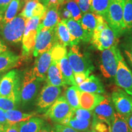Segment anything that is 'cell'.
<instances>
[{"label":"cell","instance_id":"11a10c76","mask_svg":"<svg viewBox=\"0 0 132 132\" xmlns=\"http://www.w3.org/2000/svg\"><path fill=\"white\" fill-rule=\"evenodd\" d=\"M3 16L0 15V24H1V21H2V20H3Z\"/></svg>","mask_w":132,"mask_h":132},{"label":"cell","instance_id":"6f0895ef","mask_svg":"<svg viewBox=\"0 0 132 132\" xmlns=\"http://www.w3.org/2000/svg\"><path fill=\"white\" fill-rule=\"evenodd\" d=\"M21 1H22V2H25V1H27L28 0H21Z\"/></svg>","mask_w":132,"mask_h":132},{"label":"cell","instance_id":"b9f144b4","mask_svg":"<svg viewBox=\"0 0 132 132\" xmlns=\"http://www.w3.org/2000/svg\"><path fill=\"white\" fill-rule=\"evenodd\" d=\"M59 14L61 20H69L72 19L70 12L65 7L62 9V11L61 12H59Z\"/></svg>","mask_w":132,"mask_h":132},{"label":"cell","instance_id":"f6af8a7d","mask_svg":"<svg viewBox=\"0 0 132 132\" xmlns=\"http://www.w3.org/2000/svg\"><path fill=\"white\" fill-rule=\"evenodd\" d=\"M124 55L127 59V61L129 63L130 65L131 66L132 68V50L129 49H126L124 50Z\"/></svg>","mask_w":132,"mask_h":132},{"label":"cell","instance_id":"7c38bea8","mask_svg":"<svg viewBox=\"0 0 132 132\" xmlns=\"http://www.w3.org/2000/svg\"><path fill=\"white\" fill-rule=\"evenodd\" d=\"M116 86L132 97V71L129 68L124 58L120 54L116 73L114 77Z\"/></svg>","mask_w":132,"mask_h":132},{"label":"cell","instance_id":"d6986e66","mask_svg":"<svg viewBox=\"0 0 132 132\" xmlns=\"http://www.w3.org/2000/svg\"><path fill=\"white\" fill-rule=\"evenodd\" d=\"M46 81L47 84L57 87H64L67 85L62 77L59 61L52 60L48 70Z\"/></svg>","mask_w":132,"mask_h":132},{"label":"cell","instance_id":"ee69618b","mask_svg":"<svg viewBox=\"0 0 132 132\" xmlns=\"http://www.w3.org/2000/svg\"><path fill=\"white\" fill-rule=\"evenodd\" d=\"M0 124L6 126L8 125L7 120L6 116V111L0 108Z\"/></svg>","mask_w":132,"mask_h":132},{"label":"cell","instance_id":"8d00e7d4","mask_svg":"<svg viewBox=\"0 0 132 132\" xmlns=\"http://www.w3.org/2000/svg\"><path fill=\"white\" fill-rule=\"evenodd\" d=\"M18 106L19 103H16L14 100L0 95V108L4 111H7L9 110H16L18 108Z\"/></svg>","mask_w":132,"mask_h":132},{"label":"cell","instance_id":"836d02e7","mask_svg":"<svg viewBox=\"0 0 132 132\" xmlns=\"http://www.w3.org/2000/svg\"><path fill=\"white\" fill-rule=\"evenodd\" d=\"M65 8L70 12L72 19L80 23L83 15L75 0H68L65 3Z\"/></svg>","mask_w":132,"mask_h":132},{"label":"cell","instance_id":"52a82bcc","mask_svg":"<svg viewBox=\"0 0 132 132\" xmlns=\"http://www.w3.org/2000/svg\"><path fill=\"white\" fill-rule=\"evenodd\" d=\"M123 0H110L106 21L118 38L123 34Z\"/></svg>","mask_w":132,"mask_h":132},{"label":"cell","instance_id":"4fadbf2b","mask_svg":"<svg viewBox=\"0 0 132 132\" xmlns=\"http://www.w3.org/2000/svg\"><path fill=\"white\" fill-rule=\"evenodd\" d=\"M111 98L116 113L125 119L127 118L132 112V97L118 87L112 92Z\"/></svg>","mask_w":132,"mask_h":132},{"label":"cell","instance_id":"e575fe53","mask_svg":"<svg viewBox=\"0 0 132 132\" xmlns=\"http://www.w3.org/2000/svg\"><path fill=\"white\" fill-rule=\"evenodd\" d=\"M71 118L81 120H92L93 112H92V111H89V110H85V109H82L81 108L74 109V110L73 109Z\"/></svg>","mask_w":132,"mask_h":132},{"label":"cell","instance_id":"603a6c76","mask_svg":"<svg viewBox=\"0 0 132 132\" xmlns=\"http://www.w3.org/2000/svg\"><path fill=\"white\" fill-rule=\"evenodd\" d=\"M102 16L92 12H87L83 14L80 24L82 29L92 37L94 31L96 28Z\"/></svg>","mask_w":132,"mask_h":132},{"label":"cell","instance_id":"d6a6232c","mask_svg":"<svg viewBox=\"0 0 132 132\" xmlns=\"http://www.w3.org/2000/svg\"><path fill=\"white\" fill-rule=\"evenodd\" d=\"M92 122V120H81L71 118L65 125L70 126L81 132H86L91 128Z\"/></svg>","mask_w":132,"mask_h":132},{"label":"cell","instance_id":"680465c9","mask_svg":"<svg viewBox=\"0 0 132 132\" xmlns=\"http://www.w3.org/2000/svg\"><path fill=\"white\" fill-rule=\"evenodd\" d=\"M1 76H0V81H1Z\"/></svg>","mask_w":132,"mask_h":132},{"label":"cell","instance_id":"74e56055","mask_svg":"<svg viewBox=\"0 0 132 132\" xmlns=\"http://www.w3.org/2000/svg\"><path fill=\"white\" fill-rule=\"evenodd\" d=\"M80 7L82 14H85L90 11V0H75Z\"/></svg>","mask_w":132,"mask_h":132},{"label":"cell","instance_id":"db71d44e","mask_svg":"<svg viewBox=\"0 0 132 132\" xmlns=\"http://www.w3.org/2000/svg\"><path fill=\"white\" fill-rule=\"evenodd\" d=\"M86 132H97V131H96L95 130H94V129H92V128H90V129L88 131H87Z\"/></svg>","mask_w":132,"mask_h":132},{"label":"cell","instance_id":"f907efd6","mask_svg":"<svg viewBox=\"0 0 132 132\" xmlns=\"http://www.w3.org/2000/svg\"><path fill=\"white\" fill-rule=\"evenodd\" d=\"M57 1H58L59 5H63V4H65V3L67 2L68 0H57Z\"/></svg>","mask_w":132,"mask_h":132},{"label":"cell","instance_id":"277c9868","mask_svg":"<svg viewBox=\"0 0 132 132\" xmlns=\"http://www.w3.org/2000/svg\"><path fill=\"white\" fill-rule=\"evenodd\" d=\"M27 20L28 19L19 15L7 23H1L0 35L10 44H18L22 40Z\"/></svg>","mask_w":132,"mask_h":132},{"label":"cell","instance_id":"484cf974","mask_svg":"<svg viewBox=\"0 0 132 132\" xmlns=\"http://www.w3.org/2000/svg\"><path fill=\"white\" fill-rule=\"evenodd\" d=\"M57 42L65 47H71V36L65 21L61 20L56 27Z\"/></svg>","mask_w":132,"mask_h":132},{"label":"cell","instance_id":"cb8c5ba5","mask_svg":"<svg viewBox=\"0 0 132 132\" xmlns=\"http://www.w3.org/2000/svg\"><path fill=\"white\" fill-rule=\"evenodd\" d=\"M59 65H60L62 77H63L66 85L77 86L75 78H74V72L70 63H69L67 54L61 59V60L59 61Z\"/></svg>","mask_w":132,"mask_h":132},{"label":"cell","instance_id":"7a4b0ae2","mask_svg":"<svg viewBox=\"0 0 132 132\" xmlns=\"http://www.w3.org/2000/svg\"><path fill=\"white\" fill-rule=\"evenodd\" d=\"M21 77L20 72L16 69L9 71L1 77L0 81V95L7 97L20 103V88Z\"/></svg>","mask_w":132,"mask_h":132},{"label":"cell","instance_id":"1f68e13d","mask_svg":"<svg viewBox=\"0 0 132 132\" xmlns=\"http://www.w3.org/2000/svg\"><path fill=\"white\" fill-rule=\"evenodd\" d=\"M111 132H132L127 120L123 116L116 112L111 125Z\"/></svg>","mask_w":132,"mask_h":132},{"label":"cell","instance_id":"9a60e30c","mask_svg":"<svg viewBox=\"0 0 132 132\" xmlns=\"http://www.w3.org/2000/svg\"><path fill=\"white\" fill-rule=\"evenodd\" d=\"M64 20H65L70 32L72 46L77 45L80 42H90L92 37L82 29L80 23L72 19Z\"/></svg>","mask_w":132,"mask_h":132},{"label":"cell","instance_id":"4316f807","mask_svg":"<svg viewBox=\"0 0 132 132\" xmlns=\"http://www.w3.org/2000/svg\"><path fill=\"white\" fill-rule=\"evenodd\" d=\"M44 121L42 119L33 117L18 123L20 132H39Z\"/></svg>","mask_w":132,"mask_h":132},{"label":"cell","instance_id":"9c48e42d","mask_svg":"<svg viewBox=\"0 0 132 132\" xmlns=\"http://www.w3.org/2000/svg\"><path fill=\"white\" fill-rule=\"evenodd\" d=\"M42 19L39 16H34L28 19L22 38V54L28 56L34 50L37 37L38 27Z\"/></svg>","mask_w":132,"mask_h":132},{"label":"cell","instance_id":"f1b7e54d","mask_svg":"<svg viewBox=\"0 0 132 132\" xmlns=\"http://www.w3.org/2000/svg\"><path fill=\"white\" fill-rule=\"evenodd\" d=\"M81 90L78 86H70L67 89L65 92V98L67 100L72 109H77L80 108V97Z\"/></svg>","mask_w":132,"mask_h":132},{"label":"cell","instance_id":"ac0fdd59","mask_svg":"<svg viewBox=\"0 0 132 132\" xmlns=\"http://www.w3.org/2000/svg\"><path fill=\"white\" fill-rule=\"evenodd\" d=\"M59 4L51 5L47 7V11L38 29H51L56 27L61 19L59 14Z\"/></svg>","mask_w":132,"mask_h":132},{"label":"cell","instance_id":"30bf717a","mask_svg":"<svg viewBox=\"0 0 132 132\" xmlns=\"http://www.w3.org/2000/svg\"><path fill=\"white\" fill-rule=\"evenodd\" d=\"M57 39L56 28L51 29H38L33 55L37 57L50 50L57 44Z\"/></svg>","mask_w":132,"mask_h":132},{"label":"cell","instance_id":"4dcf8cb0","mask_svg":"<svg viewBox=\"0 0 132 132\" xmlns=\"http://www.w3.org/2000/svg\"><path fill=\"white\" fill-rule=\"evenodd\" d=\"M20 6L21 0H12L3 15V20L1 23H7L15 17L20 11Z\"/></svg>","mask_w":132,"mask_h":132},{"label":"cell","instance_id":"3957f363","mask_svg":"<svg viewBox=\"0 0 132 132\" xmlns=\"http://www.w3.org/2000/svg\"><path fill=\"white\" fill-rule=\"evenodd\" d=\"M42 81L33 73L32 69L24 72L21 80L20 88V103L23 106H28L38 97Z\"/></svg>","mask_w":132,"mask_h":132},{"label":"cell","instance_id":"d4e9b609","mask_svg":"<svg viewBox=\"0 0 132 132\" xmlns=\"http://www.w3.org/2000/svg\"><path fill=\"white\" fill-rule=\"evenodd\" d=\"M123 34L132 35V0H123Z\"/></svg>","mask_w":132,"mask_h":132},{"label":"cell","instance_id":"bcb514c9","mask_svg":"<svg viewBox=\"0 0 132 132\" xmlns=\"http://www.w3.org/2000/svg\"><path fill=\"white\" fill-rule=\"evenodd\" d=\"M52 127L49 124L45 123L44 122V124L42 125V127H41L39 132H52Z\"/></svg>","mask_w":132,"mask_h":132},{"label":"cell","instance_id":"681fc988","mask_svg":"<svg viewBox=\"0 0 132 132\" xmlns=\"http://www.w3.org/2000/svg\"><path fill=\"white\" fill-rule=\"evenodd\" d=\"M127 120V122L128 126L130 127V128L132 130V112L130 113V114L125 119Z\"/></svg>","mask_w":132,"mask_h":132},{"label":"cell","instance_id":"8fae6325","mask_svg":"<svg viewBox=\"0 0 132 132\" xmlns=\"http://www.w3.org/2000/svg\"><path fill=\"white\" fill-rule=\"evenodd\" d=\"M61 87H57L49 84L43 87L36 100L37 112L45 113L55 102L61 94Z\"/></svg>","mask_w":132,"mask_h":132},{"label":"cell","instance_id":"d590c367","mask_svg":"<svg viewBox=\"0 0 132 132\" xmlns=\"http://www.w3.org/2000/svg\"><path fill=\"white\" fill-rule=\"evenodd\" d=\"M67 54V51L65 46L57 43L54 45L52 49V60H56L59 61L64 56Z\"/></svg>","mask_w":132,"mask_h":132},{"label":"cell","instance_id":"816d5d0a","mask_svg":"<svg viewBox=\"0 0 132 132\" xmlns=\"http://www.w3.org/2000/svg\"><path fill=\"white\" fill-rule=\"evenodd\" d=\"M41 2H42V3L45 6H47V5L48 4V3L49 0H40Z\"/></svg>","mask_w":132,"mask_h":132},{"label":"cell","instance_id":"60d3db41","mask_svg":"<svg viewBox=\"0 0 132 132\" xmlns=\"http://www.w3.org/2000/svg\"><path fill=\"white\" fill-rule=\"evenodd\" d=\"M12 0H0V15H4L6 9Z\"/></svg>","mask_w":132,"mask_h":132},{"label":"cell","instance_id":"ffe728a7","mask_svg":"<svg viewBox=\"0 0 132 132\" xmlns=\"http://www.w3.org/2000/svg\"><path fill=\"white\" fill-rule=\"evenodd\" d=\"M81 91L89 92V93L105 94V89L100 79L95 75H90L89 77L78 85Z\"/></svg>","mask_w":132,"mask_h":132},{"label":"cell","instance_id":"7dc6e473","mask_svg":"<svg viewBox=\"0 0 132 132\" xmlns=\"http://www.w3.org/2000/svg\"><path fill=\"white\" fill-rule=\"evenodd\" d=\"M7 50H8L7 46L6 45L4 40L0 38V54H1L2 53L6 52Z\"/></svg>","mask_w":132,"mask_h":132},{"label":"cell","instance_id":"c3c4849f","mask_svg":"<svg viewBox=\"0 0 132 132\" xmlns=\"http://www.w3.org/2000/svg\"><path fill=\"white\" fill-rule=\"evenodd\" d=\"M127 42L125 43L126 49H129L132 50V35L129 36V37L127 38Z\"/></svg>","mask_w":132,"mask_h":132},{"label":"cell","instance_id":"83f0119b","mask_svg":"<svg viewBox=\"0 0 132 132\" xmlns=\"http://www.w3.org/2000/svg\"><path fill=\"white\" fill-rule=\"evenodd\" d=\"M36 113H23L17 110L6 111V116L8 124H18L35 116Z\"/></svg>","mask_w":132,"mask_h":132},{"label":"cell","instance_id":"f546056e","mask_svg":"<svg viewBox=\"0 0 132 132\" xmlns=\"http://www.w3.org/2000/svg\"><path fill=\"white\" fill-rule=\"evenodd\" d=\"M110 0H90V11L102 16L106 20Z\"/></svg>","mask_w":132,"mask_h":132},{"label":"cell","instance_id":"7bdbcfd3","mask_svg":"<svg viewBox=\"0 0 132 132\" xmlns=\"http://www.w3.org/2000/svg\"><path fill=\"white\" fill-rule=\"evenodd\" d=\"M4 132H20L18 124H8L4 126Z\"/></svg>","mask_w":132,"mask_h":132},{"label":"cell","instance_id":"8992f818","mask_svg":"<svg viewBox=\"0 0 132 132\" xmlns=\"http://www.w3.org/2000/svg\"><path fill=\"white\" fill-rule=\"evenodd\" d=\"M73 109L64 96H59L48 110L45 116L54 122L65 125L70 119Z\"/></svg>","mask_w":132,"mask_h":132},{"label":"cell","instance_id":"ba28073f","mask_svg":"<svg viewBox=\"0 0 132 132\" xmlns=\"http://www.w3.org/2000/svg\"><path fill=\"white\" fill-rule=\"evenodd\" d=\"M67 57L74 73L89 72L91 73L94 69L91 59L87 54L81 52L78 45L70 47L67 53Z\"/></svg>","mask_w":132,"mask_h":132},{"label":"cell","instance_id":"e0dca14e","mask_svg":"<svg viewBox=\"0 0 132 132\" xmlns=\"http://www.w3.org/2000/svg\"><path fill=\"white\" fill-rule=\"evenodd\" d=\"M46 11V6L39 0H28L20 15L26 19H29L34 16H39L42 20Z\"/></svg>","mask_w":132,"mask_h":132},{"label":"cell","instance_id":"44dd1931","mask_svg":"<svg viewBox=\"0 0 132 132\" xmlns=\"http://www.w3.org/2000/svg\"><path fill=\"white\" fill-rule=\"evenodd\" d=\"M104 97L105 95L81 91L80 97V108L89 111H93L95 107L103 100Z\"/></svg>","mask_w":132,"mask_h":132},{"label":"cell","instance_id":"ab89813d","mask_svg":"<svg viewBox=\"0 0 132 132\" xmlns=\"http://www.w3.org/2000/svg\"><path fill=\"white\" fill-rule=\"evenodd\" d=\"M90 73L89 72H80L74 73V78L77 86L84 82L90 76Z\"/></svg>","mask_w":132,"mask_h":132},{"label":"cell","instance_id":"f5cc1de1","mask_svg":"<svg viewBox=\"0 0 132 132\" xmlns=\"http://www.w3.org/2000/svg\"><path fill=\"white\" fill-rule=\"evenodd\" d=\"M0 132H4V126L0 124Z\"/></svg>","mask_w":132,"mask_h":132},{"label":"cell","instance_id":"2e32d148","mask_svg":"<svg viewBox=\"0 0 132 132\" xmlns=\"http://www.w3.org/2000/svg\"><path fill=\"white\" fill-rule=\"evenodd\" d=\"M52 61V50L42 53L36 59L32 69L34 75L43 82L47 78V72Z\"/></svg>","mask_w":132,"mask_h":132},{"label":"cell","instance_id":"6da1fadb","mask_svg":"<svg viewBox=\"0 0 132 132\" xmlns=\"http://www.w3.org/2000/svg\"><path fill=\"white\" fill-rule=\"evenodd\" d=\"M90 42L95 49L102 52L114 46H118L119 38L107 21L101 16Z\"/></svg>","mask_w":132,"mask_h":132},{"label":"cell","instance_id":"5bb4252c","mask_svg":"<svg viewBox=\"0 0 132 132\" xmlns=\"http://www.w3.org/2000/svg\"><path fill=\"white\" fill-rule=\"evenodd\" d=\"M93 119L102 120L112 125L116 112L111 97L105 95L103 100L92 111Z\"/></svg>","mask_w":132,"mask_h":132},{"label":"cell","instance_id":"9f6ffc18","mask_svg":"<svg viewBox=\"0 0 132 132\" xmlns=\"http://www.w3.org/2000/svg\"><path fill=\"white\" fill-rule=\"evenodd\" d=\"M52 132H56L55 131V130H54V129H53V128H52Z\"/></svg>","mask_w":132,"mask_h":132},{"label":"cell","instance_id":"f35d334b","mask_svg":"<svg viewBox=\"0 0 132 132\" xmlns=\"http://www.w3.org/2000/svg\"><path fill=\"white\" fill-rule=\"evenodd\" d=\"M53 129L56 132H81L68 125L58 124V123L54 125Z\"/></svg>","mask_w":132,"mask_h":132},{"label":"cell","instance_id":"5b68a950","mask_svg":"<svg viewBox=\"0 0 132 132\" xmlns=\"http://www.w3.org/2000/svg\"><path fill=\"white\" fill-rule=\"evenodd\" d=\"M120 54L121 52L117 46L102 51L100 59V70L106 79L114 80Z\"/></svg>","mask_w":132,"mask_h":132},{"label":"cell","instance_id":"7402d4cb","mask_svg":"<svg viewBox=\"0 0 132 132\" xmlns=\"http://www.w3.org/2000/svg\"><path fill=\"white\" fill-rule=\"evenodd\" d=\"M20 59V56L9 50L0 54V73L17 66Z\"/></svg>","mask_w":132,"mask_h":132}]
</instances>
